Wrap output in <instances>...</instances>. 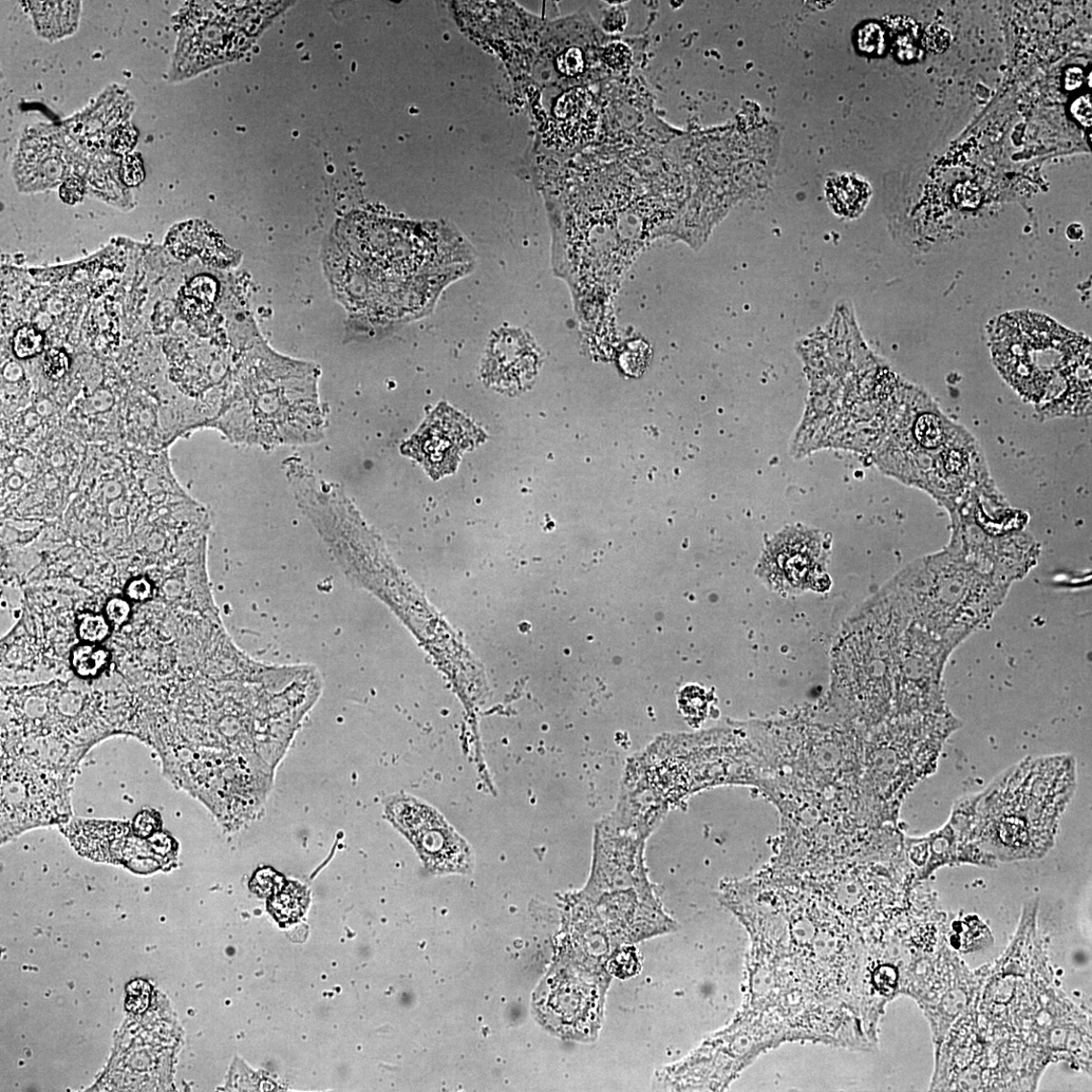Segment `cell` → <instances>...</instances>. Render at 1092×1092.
<instances>
[{
    "mask_svg": "<svg viewBox=\"0 0 1092 1092\" xmlns=\"http://www.w3.org/2000/svg\"><path fill=\"white\" fill-rule=\"evenodd\" d=\"M133 604L123 595H112L106 600L103 613L114 629L124 627L134 615Z\"/></svg>",
    "mask_w": 1092,
    "mask_h": 1092,
    "instance_id": "603a6c76",
    "label": "cell"
},
{
    "mask_svg": "<svg viewBox=\"0 0 1092 1092\" xmlns=\"http://www.w3.org/2000/svg\"><path fill=\"white\" fill-rule=\"evenodd\" d=\"M44 337L40 331L31 326L18 329L13 338V350L20 359H29L43 349Z\"/></svg>",
    "mask_w": 1092,
    "mask_h": 1092,
    "instance_id": "44dd1931",
    "label": "cell"
},
{
    "mask_svg": "<svg viewBox=\"0 0 1092 1092\" xmlns=\"http://www.w3.org/2000/svg\"><path fill=\"white\" fill-rule=\"evenodd\" d=\"M476 436L477 431L460 414L444 408L432 414L406 451L430 475L439 478L454 472L463 451L475 443Z\"/></svg>",
    "mask_w": 1092,
    "mask_h": 1092,
    "instance_id": "30bf717a",
    "label": "cell"
},
{
    "mask_svg": "<svg viewBox=\"0 0 1092 1092\" xmlns=\"http://www.w3.org/2000/svg\"><path fill=\"white\" fill-rule=\"evenodd\" d=\"M279 5V4H278ZM277 5V6H278ZM275 4H213L182 30L174 62L175 79L193 77L240 58L273 20Z\"/></svg>",
    "mask_w": 1092,
    "mask_h": 1092,
    "instance_id": "8992f818",
    "label": "cell"
},
{
    "mask_svg": "<svg viewBox=\"0 0 1092 1092\" xmlns=\"http://www.w3.org/2000/svg\"><path fill=\"white\" fill-rule=\"evenodd\" d=\"M891 587L913 623L960 645L988 623L1010 585L946 549L917 560Z\"/></svg>",
    "mask_w": 1092,
    "mask_h": 1092,
    "instance_id": "5b68a950",
    "label": "cell"
},
{
    "mask_svg": "<svg viewBox=\"0 0 1092 1092\" xmlns=\"http://www.w3.org/2000/svg\"><path fill=\"white\" fill-rule=\"evenodd\" d=\"M597 121L591 94L586 90L573 89L558 101L552 131L559 143L573 146L592 138Z\"/></svg>",
    "mask_w": 1092,
    "mask_h": 1092,
    "instance_id": "4fadbf2b",
    "label": "cell"
},
{
    "mask_svg": "<svg viewBox=\"0 0 1092 1092\" xmlns=\"http://www.w3.org/2000/svg\"><path fill=\"white\" fill-rule=\"evenodd\" d=\"M1083 83V72L1080 68H1070L1065 74V87L1068 90H1076Z\"/></svg>",
    "mask_w": 1092,
    "mask_h": 1092,
    "instance_id": "836d02e7",
    "label": "cell"
},
{
    "mask_svg": "<svg viewBox=\"0 0 1092 1092\" xmlns=\"http://www.w3.org/2000/svg\"><path fill=\"white\" fill-rule=\"evenodd\" d=\"M823 550L817 534L786 533L770 545L764 556V573L781 590H803L822 573Z\"/></svg>",
    "mask_w": 1092,
    "mask_h": 1092,
    "instance_id": "8fae6325",
    "label": "cell"
},
{
    "mask_svg": "<svg viewBox=\"0 0 1092 1092\" xmlns=\"http://www.w3.org/2000/svg\"><path fill=\"white\" fill-rule=\"evenodd\" d=\"M558 67L562 73L569 75V77H575V75L582 72L583 68L582 53L577 48L562 53L558 59Z\"/></svg>",
    "mask_w": 1092,
    "mask_h": 1092,
    "instance_id": "f1b7e54d",
    "label": "cell"
},
{
    "mask_svg": "<svg viewBox=\"0 0 1092 1092\" xmlns=\"http://www.w3.org/2000/svg\"><path fill=\"white\" fill-rule=\"evenodd\" d=\"M309 903L307 888L298 882L288 881L270 896L268 909L278 924L286 927L305 915Z\"/></svg>",
    "mask_w": 1092,
    "mask_h": 1092,
    "instance_id": "2e32d148",
    "label": "cell"
},
{
    "mask_svg": "<svg viewBox=\"0 0 1092 1092\" xmlns=\"http://www.w3.org/2000/svg\"><path fill=\"white\" fill-rule=\"evenodd\" d=\"M69 368L68 356L59 349H51L44 359V372L51 380H59Z\"/></svg>",
    "mask_w": 1092,
    "mask_h": 1092,
    "instance_id": "484cf974",
    "label": "cell"
},
{
    "mask_svg": "<svg viewBox=\"0 0 1092 1092\" xmlns=\"http://www.w3.org/2000/svg\"><path fill=\"white\" fill-rule=\"evenodd\" d=\"M902 422L881 449L890 454L878 457L880 464L895 460L882 467L885 472L925 489L950 511L986 484L985 461L975 439L925 395Z\"/></svg>",
    "mask_w": 1092,
    "mask_h": 1092,
    "instance_id": "277c9868",
    "label": "cell"
},
{
    "mask_svg": "<svg viewBox=\"0 0 1092 1092\" xmlns=\"http://www.w3.org/2000/svg\"><path fill=\"white\" fill-rule=\"evenodd\" d=\"M122 595L133 605H144L156 597L157 585L149 576L137 575L126 582Z\"/></svg>",
    "mask_w": 1092,
    "mask_h": 1092,
    "instance_id": "ffe728a7",
    "label": "cell"
},
{
    "mask_svg": "<svg viewBox=\"0 0 1092 1092\" xmlns=\"http://www.w3.org/2000/svg\"><path fill=\"white\" fill-rule=\"evenodd\" d=\"M84 194V184L78 178L67 179L60 188L61 199L70 204L80 202Z\"/></svg>",
    "mask_w": 1092,
    "mask_h": 1092,
    "instance_id": "1f68e13d",
    "label": "cell"
},
{
    "mask_svg": "<svg viewBox=\"0 0 1092 1092\" xmlns=\"http://www.w3.org/2000/svg\"><path fill=\"white\" fill-rule=\"evenodd\" d=\"M215 281L201 276L194 279L183 293L181 306L188 315H200L208 311L216 295Z\"/></svg>",
    "mask_w": 1092,
    "mask_h": 1092,
    "instance_id": "d6986e66",
    "label": "cell"
},
{
    "mask_svg": "<svg viewBox=\"0 0 1092 1092\" xmlns=\"http://www.w3.org/2000/svg\"><path fill=\"white\" fill-rule=\"evenodd\" d=\"M205 426L232 443L263 449L321 441L327 418L316 370L268 354L250 357L233 397Z\"/></svg>",
    "mask_w": 1092,
    "mask_h": 1092,
    "instance_id": "3957f363",
    "label": "cell"
},
{
    "mask_svg": "<svg viewBox=\"0 0 1092 1092\" xmlns=\"http://www.w3.org/2000/svg\"><path fill=\"white\" fill-rule=\"evenodd\" d=\"M109 649L103 645H90L79 642L69 652V667L81 680H93L100 677L111 665Z\"/></svg>",
    "mask_w": 1092,
    "mask_h": 1092,
    "instance_id": "e0dca14e",
    "label": "cell"
},
{
    "mask_svg": "<svg viewBox=\"0 0 1092 1092\" xmlns=\"http://www.w3.org/2000/svg\"><path fill=\"white\" fill-rule=\"evenodd\" d=\"M824 192L832 211L850 220L865 211L872 197L870 183L855 174H837L828 178Z\"/></svg>",
    "mask_w": 1092,
    "mask_h": 1092,
    "instance_id": "5bb4252c",
    "label": "cell"
},
{
    "mask_svg": "<svg viewBox=\"0 0 1092 1092\" xmlns=\"http://www.w3.org/2000/svg\"><path fill=\"white\" fill-rule=\"evenodd\" d=\"M993 361L1007 382L1046 415H1082L1091 406L1086 338L1033 312H1013L991 330Z\"/></svg>",
    "mask_w": 1092,
    "mask_h": 1092,
    "instance_id": "7a4b0ae2",
    "label": "cell"
},
{
    "mask_svg": "<svg viewBox=\"0 0 1092 1092\" xmlns=\"http://www.w3.org/2000/svg\"><path fill=\"white\" fill-rule=\"evenodd\" d=\"M1071 112L1083 126L1089 127L1092 120L1090 96L1081 97L1073 103Z\"/></svg>",
    "mask_w": 1092,
    "mask_h": 1092,
    "instance_id": "d6a6232c",
    "label": "cell"
},
{
    "mask_svg": "<svg viewBox=\"0 0 1092 1092\" xmlns=\"http://www.w3.org/2000/svg\"><path fill=\"white\" fill-rule=\"evenodd\" d=\"M29 8L37 35L46 40H60L79 28L80 2H31Z\"/></svg>",
    "mask_w": 1092,
    "mask_h": 1092,
    "instance_id": "9a60e30c",
    "label": "cell"
},
{
    "mask_svg": "<svg viewBox=\"0 0 1092 1092\" xmlns=\"http://www.w3.org/2000/svg\"><path fill=\"white\" fill-rule=\"evenodd\" d=\"M137 134L135 130L130 126H122L112 136L111 147L114 152L120 154H125L130 152L136 144Z\"/></svg>",
    "mask_w": 1092,
    "mask_h": 1092,
    "instance_id": "4dcf8cb0",
    "label": "cell"
},
{
    "mask_svg": "<svg viewBox=\"0 0 1092 1092\" xmlns=\"http://www.w3.org/2000/svg\"><path fill=\"white\" fill-rule=\"evenodd\" d=\"M643 839L599 828L592 874L573 898L564 938L583 954L607 963L614 953L674 932L647 876Z\"/></svg>",
    "mask_w": 1092,
    "mask_h": 1092,
    "instance_id": "6da1fadb",
    "label": "cell"
},
{
    "mask_svg": "<svg viewBox=\"0 0 1092 1092\" xmlns=\"http://www.w3.org/2000/svg\"><path fill=\"white\" fill-rule=\"evenodd\" d=\"M391 820L415 844L427 867L438 873L469 870L472 860L467 844L429 806L411 798L394 799L388 806Z\"/></svg>",
    "mask_w": 1092,
    "mask_h": 1092,
    "instance_id": "9c48e42d",
    "label": "cell"
},
{
    "mask_svg": "<svg viewBox=\"0 0 1092 1092\" xmlns=\"http://www.w3.org/2000/svg\"><path fill=\"white\" fill-rule=\"evenodd\" d=\"M114 630L103 612L87 610L77 620V636L81 643L103 645Z\"/></svg>",
    "mask_w": 1092,
    "mask_h": 1092,
    "instance_id": "ac0fdd59",
    "label": "cell"
},
{
    "mask_svg": "<svg viewBox=\"0 0 1092 1092\" xmlns=\"http://www.w3.org/2000/svg\"><path fill=\"white\" fill-rule=\"evenodd\" d=\"M66 836L82 855L96 860L127 861L128 866L143 853L145 840L129 823L79 820L67 826Z\"/></svg>",
    "mask_w": 1092,
    "mask_h": 1092,
    "instance_id": "7c38bea8",
    "label": "cell"
},
{
    "mask_svg": "<svg viewBox=\"0 0 1092 1092\" xmlns=\"http://www.w3.org/2000/svg\"><path fill=\"white\" fill-rule=\"evenodd\" d=\"M611 979L556 962L537 991L543 1025L562 1038L594 1042L605 1018Z\"/></svg>",
    "mask_w": 1092,
    "mask_h": 1092,
    "instance_id": "ba28073f",
    "label": "cell"
},
{
    "mask_svg": "<svg viewBox=\"0 0 1092 1092\" xmlns=\"http://www.w3.org/2000/svg\"><path fill=\"white\" fill-rule=\"evenodd\" d=\"M122 178L129 186L138 185L144 179V169L140 159L127 156L122 164Z\"/></svg>",
    "mask_w": 1092,
    "mask_h": 1092,
    "instance_id": "f546056e",
    "label": "cell"
},
{
    "mask_svg": "<svg viewBox=\"0 0 1092 1092\" xmlns=\"http://www.w3.org/2000/svg\"><path fill=\"white\" fill-rule=\"evenodd\" d=\"M951 43V34L938 25L931 26L925 36V44L929 50L941 53L948 49Z\"/></svg>",
    "mask_w": 1092,
    "mask_h": 1092,
    "instance_id": "83f0119b",
    "label": "cell"
},
{
    "mask_svg": "<svg viewBox=\"0 0 1092 1092\" xmlns=\"http://www.w3.org/2000/svg\"><path fill=\"white\" fill-rule=\"evenodd\" d=\"M859 44L861 49L866 52H882L885 44L882 29L876 24L866 26L860 32Z\"/></svg>",
    "mask_w": 1092,
    "mask_h": 1092,
    "instance_id": "4316f807",
    "label": "cell"
},
{
    "mask_svg": "<svg viewBox=\"0 0 1092 1092\" xmlns=\"http://www.w3.org/2000/svg\"><path fill=\"white\" fill-rule=\"evenodd\" d=\"M161 819L157 813L144 811L134 820V834L142 839H149L161 832Z\"/></svg>",
    "mask_w": 1092,
    "mask_h": 1092,
    "instance_id": "d4e9b609",
    "label": "cell"
},
{
    "mask_svg": "<svg viewBox=\"0 0 1092 1092\" xmlns=\"http://www.w3.org/2000/svg\"><path fill=\"white\" fill-rule=\"evenodd\" d=\"M2 778L3 843L31 828L60 824L70 819L74 777L3 757Z\"/></svg>",
    "mask_w": 1092,
    "mask_h": 1092,
    "instance_id": "52a82bcc",
    "label": "cell"
},
{
    "mask_svg": "<svg viewBox=\"0 0 1092 1092\" xmlns=\"http://www.w3.org/2000/svg\"><path fill=\"white\" fill-rule=\"evenodd\" d=\"M284 884L281 875L273 869H261L257 871L251 882V890L259 896H271Z\"/></svg>",
    "mask_w": 1092,
    "mask_h": 1092,
    "instance_id": "cb8c5ba5",
    "label": "cell"
},
{
    "mask_svg": "<svg viewBox=\"0 0 1092 1092\" xmlns=\"http://www.w3.org/2000/svg\"><path fill=\"white\" fill-rule=\"evenodd\" d=\"M640 963L637 953L632 946H626L616 951L611 957L608 969L612 976L627 979L639 971Z\"/></svg>",
    "mask_w": 1092,
    "mask_h": 1092,
    "instance_id": "7402d4cb",
    "label": "cell"
}]
</instances>
